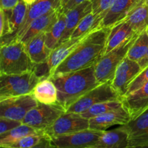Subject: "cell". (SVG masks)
I'll return each instance as SVG.
<instances>
[{"label":"cell","mask_w":148,"mask_h":148,"mask_svg":"<svg viewBox=\"0 0 148 148\" xmlns=\"http://www.w3.org/2000/svg\"><path fill=\"white\" fill-rule=\"evenodd\" d=\"M109 31L110 28L97 29L88 35L56 68L53 75L75 72L95 65L104 55Z\"/></svg>","instance_id":"obj_1"},{"label":"cell","mask_w":148,"mask_h":148,"mask_svg":"<svg viewBox=\"0 0 148 148\" xmlns=\"http://www.w3.org/2000/svg\"><path fill=\"white\" fill-rule=\"evenodd\" d=\"M57 89L58 103L67 111L69 106L88 91L100 85L95 75V65L50 77Z\"/></svg>","instance_id":"obj_2"},{"label":"cell","mask_w":148,"mask_h":148,"mask_svg":"<svg viewBox=\"0 0 148 148\" xmlns=\"http://www.w3.org/2000/svg\"><path fill=\"white\" fill-rule=\"evenodd\" d=\"M36 64L32 62L25 44L18 39L1 46L0 75H20L33 71Z\"/></svg>","instance_id":"obj_3"},{"label":"cell","mask_w":148,"mask_h":148,"mask_svg":"<svg viewBox=\"0 0 148 148\" xmlns=\"http://www.w3.org/2000/svg\"><path fill=\"white\" fill-rule=\"evenodd\" d=\"M40 80L33 71L20 75H0V101L32 93Z\"/></svg>","instance_id":"obj_4"},{"label":"cell","mask_w":148,"mask_h":148,"mask_svg":"<svg viewBox=\"0 0 148 148\" xmlns=\"http://www.w3.org/2000/svg\"><path fill=\"white\" fill-rule=\"evenodd\" d=\"M138 36L104 54L97 62L95 64V75L98 83L112 82L119 65L127 56L130 47Z\"/></svg>","instance_id":"obj_5"},{"label":"cell","mask_w":148,"mask_h":148,"mask_svg":"<svg viewBox=\"0 0 148 148\" xmlns=\"http://www.w3.org/2000/svg\"><path fill=\"white\" fill-rule=\"evenodd\" d=\"M87 36L77 38H69L62 44L59 45L56 49L52 51L47 60L42 63L36 64L33 72L40 79L50 78L53 75L56 68L72 51H75V49L80 44Z\"/></svg>","instance_id":"obj_6"},{"label":"cell","mask_w":148,"mask_h":148,"mask_svg":"<svg viewBox=\"0 0 148 148\" xmlns=\"http://www.w3.org/2000/svg\"><path fill=\"white\" fill-rule=\"evenodd\" d=\"M66 112V110L59 103L55 104L38 103L37 106L27 113L23 123L39 131L44 132Z\"/></svg>","instance_id":"obj_7"},{"label":"cell","mask_w":148,"mask_h":148,"mask_svg":"<svg viewBox=\"0 0 148 148\" xmlns=\"http://www.w3.org/2000/svg\"><path fill=\"white\" fill-rule=\"evenodd\" d=\"M119 99H121V97L113 88L111 82H106L88 91L69 106L66 111L81 114L95 104Z\"/></svg>","instance_id":"obj_8"},{"label":"cell","mask_w":148,"mask_h":148,"mask_svg":"<svg viewBox=\"0 0 148 148\" xmlns=\"http://www.w3.org/2000/svg\"><path fill=\"white\" fill-rule=\"evenodd\" d=\"M38 102L33 94L6 98L0 101V117L23 122L27 113L37 106Z\"/></svg>","instance_id":"obj_9"},{"label":"cell","mask_w":148,"mask_h":148,"mask_svg":"<svg viewBox=\"0 0 148 148\" xmlns=\"http://www.w3.org/2000/svg\"><path fill=\"white\" fill-rule=\"evenodd\" d=\"M89 129V119L76 113L67 112L62 114L51 127L44 131L50 138L64 134H72Z\"/></svg>","instance_id":"obj_10"},{"label":"cell","mask_w":148,"mask_h":148,"mask_svg":"<svg viewBox=\"0 0 148 148\" xmlns=\"http://www.w3.org/2000/svg\"><path fill=\"white\" fill-rule=\"evenodd\" d=\"M103 132L104 131L88 129L52 137L51 140L56 148H90L98 141Z\"/></svg>","instance_id":"obj_11"},{"label":"cell","mask_w":148,"mask_h":148,"mask_svg":"<svg viewBox=\"0 0 148 148\" xmlns=\"http://www.w3.org/2000/svg\"><path fill=\"white\" fill-rule=\"evenodd\" d=\"M142 70L143 68L138 62L131 60L127 56L119 65L111 85L121 98L127 94L130 85Z\"/></svg>","instance_id":"obj_12"},{"label":"cell","mask_w":148,"mask_h":148,"mask_svg":"<svg viewBox=\"0 0 148 148\" xmlns=\"http://www.w3.org/2000/svg\"><path fill=\"white\" fill-rule=\"evenodd\" d=\"M121 127L128 133L129 146L148 145V109Z\"/></svg>","instance_id":"obj_13"},{"label":"cell","mask_w":148,"mask_h":148,"mask_svg":"<svg viewBox=\"0 0 148 148\" xmlns=\"http://www.w3.org/2000/svg\"><path fill=\"white\" fill-rule=\"evenodd\" d=\"M131 120L130 114L124 108L92 117L89 119V129L98 131H106L115 125H124Z\"/></svg>","instance_id":"obj_14"},{"label":"cell","mask_w":148,"mask_h":148,"mask_svg":"<svg viewBox=\"0 0 148 148\" xmlns=\"http://www.w3.org/2000/svg\"><path fill=\"white\" fill-rule=\"evenodd\" d=\"M121 101L131 120L137 118L148 109V82L137 90L123 96Z\"/></svg>","instance_id":"obj_15"},{"label":"cell","mask_w":148,"mask_h":148,"mask_svg":"<svg viewBox=\"0 0 148 148\" xmlns=\"http://www.w3.org/2000/svg\"><path fill=\"white\" fill-rule=\"evenodd\" d=\"M62 0H37L27 7L25 19L17 34V39H20L27 30L30 23L35 19L52 11H56L62 7Z\"/></svg>","instance_id":"obj_16"},{"label":"cell","mask_w":148,"mask_h":148,"mask_svg":"<svg viewBox=\"0 0 148 148\" xmlns=\"http://www.w3.org/2000/svg\"><path fill=\"white\" fill-rule=\"evenodd\" d=\"M142 0H115L99 25L101 28H111L122 21Z\"/></svg>","instance_id":"obj_17"},{"label":"cell","mask_w":148,"mask_h":148,"mask_svg":"<svg viewBox=\"0 0 148 148\" xmlns=\"http://www.w3.org/2000/svg\"><path fill=\"white\" fill-rule=\"evenodd\" d=\"M137 35L125 20L116 23L110 28L104 54L121 46Z\"/></svg>","instance_id":"obj_18"},{"label":"cell","mask_w":148,"mask_h":148,"mask_svg":"<svg viewBox=\"0 0 148 148\" xmlns=\"http://www.w3.org/2000/svg\"><path fill=\"white\" fill-rule=\"evenodd\" d=\"M92 12V7L90 0L83 1L72 10L65 12L66 14V27L59 44H62L70 38L74 30L76 29L81 20L86 15Z\"/></svg>","instance_id":"obj_19"},{"label":"cell","mask_w":148,"mask_h":148,"mask_svg":"<svg viewBox=\"0 0 148 148\" xmlns=\"http://www.w3.org/2000/svg\"><path fill=\"white\" fill-rule=\"evenodd\" d=\"M59 10L60 9L56 11L50 12L33 20L30 23L23 36L19 40L25 44L35 36L47 31L53 23L57 20L59 14Z\"/></svg>","instance_id":"obj_20"},{"label":"cell","mask_w":148,"mask_h":148,"mask_svg":"<svg viewBox=\"0 0 148 148\" xmlns=\"http://www.w3.org/2000/svg\"><path fill=\"white\" fill-rule=\"evenodd\" d=\"M128 146V133L119 126L112 130L104 131L98 141L90 148H125Z\"/></svg>","instance_id":"obj_21"},{"label":"cell","mask_w":148,"mask_h":148,"mask_svg":"<svg viewBox=\"0 0 148 148\" xmlns=\"http://www.w3.org/2000/svg\"><path fill=\"white\" fill-rule=\"evenodd\" d=\"M27 5L23 0L19 2V4L12 10H5L8 14L10 21L11 35L1 38V46L10 43L12 40L17 39V34L20 30L27 11Z\"/></svg>","instance_id":"obj_22"},{"label":"cell","mask_w":148,"mask_h":148,"mask_svg":"<svg viewBox=\"0 0 148 148\" xmlns=\"http://www.w3.org/2000/svg\"><path fill=\"white\" fill-rule=\"evenodd\" d=\"M26 50L32 62L35 64L44 62L48 59L52 51L49 49L46 43V32L38 36L25 43Z\"/></svg>","instance_id":"obj_23"},{"label":"cell","mask_w":148,"mask_h":148,"mask_svg":"<svg viewBox=\"0 0 148 148\" xmlns=\"http://www.w3.org/2000/svg\"><path fill=\"white\" fill-rule=\"evenodd\" d=\"M124 20L137 34L145 31L148 26V7L146 0H142Z\"/></svg>","instance_id":"obj_24"},{"label":"cell","mask_w":148,"mask_h":148,"mask_svg":"<svg viewBox=\"0 0 148 148\" xmlns=\"http://www.w3.org/2000/svg\"><path fill=\"white\" fill-rule=\"evenodd\" d=\"M32 94L36 101L40 103H58L57 89L50 78L40 79L33 89Z\"/></svg>","instance_id":"obj_25"},{"label":"cell","mask_w":148,"mask_h":148,"mask_svg":"<svg viewBox=\"0 0 148 148\" xmlns=\"http://www.w3.org/2000/svg\"><path fill=\"white\" fill-rule=\"evenodd\" d=\"M61 8L57 20L46 32V46L51 51L59 46L66 27V14L62 11Z\"/></svg>","instance_id":"obj_26"},{"label":"cell","mask_w":148,"mask_h":148,"mask_svg":"<svg viewBox=\"0 0 148 148\" xmlns=\"http://www.w3.org/2000/svg\"><path fill=\"white\" fill-rule=\"evenodd\" d=\"M40 133L45 132L36 130L30 126L23 123L18 127L6 132L5 134L0 135V147H7L26 136Z\"/></svg>","instance_id":"obj_27"},{"label":"cell","mask_w":148,"mask_h":148,"mask_svg":"<svg viewBox=\"0 0 148 148\" xmlns=\"http://www.w3.org/2000/svg\"><path fill=\"white\" fill-rule=\"evenodd\" d=\"M102 19L91 12L85 16L80 21L77 27L74 30L70 38H77L90 34L94 30L99 29Z\"/></svg>","instance_id":"obj_28"},{"label":"cell","mask_w":148,"mask_h":148,"mask_svg":"<svg viewBox=\"0 0 148 148\" xmlns=\"http://www.w3.org/2000/svg\"><path fill=\"white\" fill-rule=\"evenodd\" d=\"M148 51V36L146 30L140 33L130 47L127 56L131 60L140 62L144 59Z\"/></svg>","instance_id":"obj_29"},{"label":"cell","mask_w":148,"mask_h":148,"mask_svg":"<svg viewBox=\"0 0 148 148\" xmlns=\"http://www.w3.org/2000/svg\"><path fill=\"white\" fill-rule=\"evenodd\" d=\"M121 107H123V103L121 102V99L108 101L92 106L89 109L81 114V115L85 117V118L90 119L92 117L102 115V114L108 113L109 111L117 110L119 108H121Z\"/></svg>","instance_id":"obj_30"},{"label":"cell","mask_w":148,"mask_h":148,"mask_svg":"<svg viewBox=\"0 0 148 148\" xmlns=\"http://www.w3.org/2000/svg\"><path fill=\"white\" fill-rule=\"evenodd\" d=\"M45 133L30 134L23 137L10 145L5 147L7 148H31L38 144L42 139L46 136Z\"/></svg>","instance_id":"obj_31"},{"label":"cell","mask_w":148,"mask_h":148,"mask_svg":"<svg viewBox=\"0 0 148 148\" xmlns=\"http://www.w3.org/2000/svg\"><path fill=\"white\" fill-rule=\"evenodd\" d=\"M92 7V13L103 19L106 13L113 5L115 0H90Z\"/></svg>","instance_id":"obj_32"},{"label":"cell","mask_w":148,"mask_h":148,"mask_svg":"<svg viewBox=\"0 0 148 148\" xmlns=\"http://www.w3.org/2000/svg\"><path fill=\"white\" fill-rule=\"evenodd\" d=\"M148 82V66L143 69L140 74L134 78V80L132 82L129 86L126 95L130 94L134 91L137 90L146 84Z\"/></svg>","instance_id":"obj_33"},{"label":"cell","mask_w":148,"mask_h":148,"mask_svg":"<svg viewBox=\"0 0 148 148\" xmlns=\"http://www.w3.org/2000/svg\"><path fill=\"white\" fill-rule=\"evenodd\" d=\"M11 35L10 21L7 12L0 9V36L4 37Z\"/></svg>","instance_id":"obj_34"},{"label":"cell","mask_w":148,"mask_h":148,"mask_svg":"<svg viewBox=\"0 0 148 148\" xmlns=\"http://www.w3.org/2000/svg\"><path fill=\"white\" fill-rule=\"evenodd\" d=\"M22 124V121L0 117V135L5 134Z\"/></svg>","instance_id":"obj_35"},{"label":"cell","mask_w":148,"mask_h":148,"mask_svg":"<svg viewBox=\"0 0 148 148\" xmlns=\"http://www.w3.org/2000/svg\"><path fill=\"white\" fill-rule=\"evenodd\" d=\"M0 148H7V147H0ZM31 148H56L54 145L52 143L51 138L47 135L45 136L41 141L38 145H35L34 147Z\"/></svg>","instance_id":"obj_36"},{"label":"cell","mask_w":148,"mask_h":148,"mask_svg":"<svg viewBox=\"0 0 148 148\" xmlns=\"http://www.w3.org/2000/svg\"><path fill=\"white\" fill-rule=\"evenodd\" d=\"M21 0H0L1 9L4 10H12L16 7Z\"/></svg>","instance_id":"obj_37"},{"label":"cell","mask_w":148,"mask_h":148,"mask_svg":"<svg viewBox=\"0 0 148 148\" xmlns=\"http://www.w3.org/2000/svg\"><path fill=\"white\" fill-rule=\"evenodd\" d=\"M85 1H87V0H69V1L61 8V10L64 12H66L72 10L74 7L79 5V4H80L81 3H82Z\"/></svg>","instance_id":"obj_38"},{"label":"cell","mask_w":148,"mask_h":148,"mask_svg":"<svg viewBox=\"0 0 148 148\" xmlns=\"http://www.w3.org/2000/svg\"><path fill=\"white\" fill-rule=\"evenodd\" d=\"M139 64H140V65L141 66V67L143 68V69H145V67H147L148 66V51L145 57L141 62H139Z\"/></svg>","instance_id":"obj_39"},{"label":"cell","mask_w":148,"mask_h":148,"mask_svg":"<svg viewBox=\"0 0 148 148\" xmlns=\"http://www.w3.org/2000/svg\"><path fill=\"white\" fill-rule=\"evenodd\" d=\"M125 148H148V145H144L138 146H128Z\"/></svg>","instance_id":"obj_40"},{"label":"cell","mask_w":148,"mask_h":148,"mask_svg":"<svg viewBox=\"0 0 148 148\" xmlns=\"http://www.w3.org/2000/svg\"><path fill=\"white\" fill-rule=\"evenodd\" d=\"M27 5H30V4H32L33 3H34L35 1H36L37 0H23Z\"/></svg>","instance_id":"obj_41"},{"label":"cell","mask_w":148,"mask_h":148,"mask_svg":"<svg viewBox=\"0 0 148 148\" xmlns=\"http://www.w3.org/2000/svg\"><path fill=\"white\" fill-rule=\"evenodd\" d=\"M68 1H69V0H62V7H63L64 5H65V4L68 2Z\"/></svg>","instance_id":"obj_42"},{"label":"cell","mask_w":148,"mask_h":148,"mask_svg":"<svg viewBox=\"0 0 148 148\" xmlns=\"http://www.w3.org/2000/svg\"><path fill=\"white\" fill-rule=\"evenodd\" d=\"M146 32H147V36H148V26H147V30H146Z\"/></svg>","instance_id":"obj_43"},{"label":"cell","mask_w":148,"mask_h":148,"mask_svg":"<svg viewBox=\"0 0 148 148\" xmlns=\"http://www.w3.org/2000/svg\"><path fill=\"white\" fill-rule=\"evenodd\" d=\"M146 3H147V7H148V0H146Z\"/></svg>","instance_id":"obj_44"}]
</instances>
